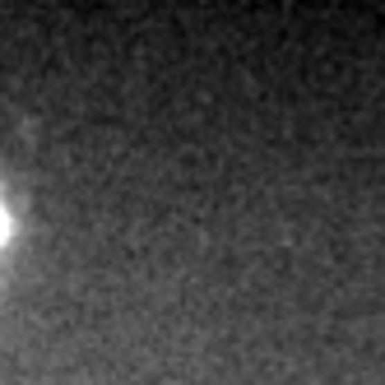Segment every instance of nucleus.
I'll list each match as a JSON object with an SVG mask.
<instances>
[{"label": "nucleus", "instance_id": "obj_1", "mask_svg": "<svg viewBox=\"0 0 385 385\" xmlns=\"http://www.w3.org/2000/svg\"><path fill=\"white\" fill-rule=\"evenodd\" d=\"M0 237H5V214H0Z\"/></svg>", "mask_w": 385, "mask_h": 385}]
</instances>
